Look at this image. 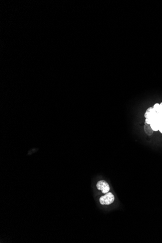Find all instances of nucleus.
<instances>
[{"label":"nucleus","mask_w":162,"mask_h":243,"mask_svg":"<svg viewBox=\"0 0 162 243\" xmlns=\"http://www.w3.org/2000/svg\"><path fill=\"white\" fill-rule=\"evenodd\" d=\"M96 186H97V189L99 190L102 191V192L103 194L107 193L110 191V187H109L108 184L104 180L99 181L97 183Z\"/></svg>","instance_id":"nucleus-2"},{"label":"nucleus","mask_w":162,"mask_h":243,"mask_svg":"<svg viewBox=\"0 0 162 243\" xmlns=\"http://www.w3.org/2000/svg\"><path fill=\"white\" fill-rule=\"evenodd\" d=\"M144 129L145 133H146L147 135L150 136V135H152V134H153L154 131L152 129L151 126H150V124L145 123V125H144Z\"/></svg>","instance_id":"nucleus-3"},{"label":"nucleus","mask_w":162,"mask_h":243,"mask_svg":"<svg viewBox=\"0 0 162 243\" xmlns=\"http://www.w3.org/2000/svg\"><path fill=\"white\" fill-rule=\"evenodd\" d=\"M115 197L111 192L105 194V196L101 197L99 198V202L102 205H109L114 203Z\"/></svg>","instance_id":"nucleus-1"},{"label":"nucleus","mask_w":162,"mask_h":243,"mask_svg":"<svg viewBox=\"0 0 162 243\" xmlns=\"http://www.w3.org/2000/svg\"><path fill=\"white\" fill-rule=\"evenodd\" d=\"M159 131H160V133H162V127H161L159 128Z\"/></svg>","instance_id":"nucleus-7"},{"label":"nucleus","mask_w":162,"mask_h":243,"mask_svg":"<svg viewBox=\"0 0 162 243\" xmlns=\"http://www.w3.org/2000/svg\"><path fill=\"white\" fill-rule=\"evenodd\" d=\"M153 108L157 112V113H159L160 112V104H158V103H156V104H154V106H153Z\"/></svg>","instance_id":"nucleus-4"},{"label":"nucleus","mask_w":162,"mask_h":243,"mask_svg":"<svg viewBox=\"0 0 162 243\" xmlns=\"http://www.w3.org/2000/svg\"><path fill=\"white\" fill-rule=\"evenodd\" d=\"M145 123L150 124L152 123V121H151L149 118L147 117V118H146V120H145Z\"/></svg>","instance_id":"nucleus-5"},{"label":"nucleus","mask_w":162,"mask_h":243,"mask_svg":"<svg viewBox=\"0 0 162 243\" xmlns=\"http://www.w3.org/2000/svg\"><path fill=\"white\" fill-rule=\"evenodd\" d=\"M153 107H150L149 108H148V109H147L146 111V113H150V112H152V110L153 109Z\"/></svg>","instance_id":"nucleus-6"}]
</instances>
